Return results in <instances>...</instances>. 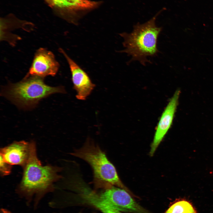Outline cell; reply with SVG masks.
I'll return each instance as SVG.
<instances>
[{"label":"cell","instance_id":"1","mask_svg":"<svg viewBox=\"0 0 213 213\" xmlns=\"http://www.w3.org/2000/svg\"><path fill=\"white\" fill-rule=\"evenodd\" d=\"M29 156L24 168L23 176L18 192L29 205L33 201L36 208L46 193L53 189V183L61 178L59 169L50 165H42L36 154L35 143H30Z\"/></svg>","mask_w":213,"mask_h":213},{"label":"cell","instance_id":"2","mask_svg":"<svg viewBox=\"0 0 213 213\" xmlns=\"http://www.w3.org/2000/svg\"><path fill=\"white\" fill-rule=\"evenodd\" d=\"M166 9L163 8L146 22L138 23L134 25L132 32L120 34L123 38V45L125 48L120 52L131 56L129 63L137 61L145 66L146 63H151L148 57L156 56L159 52L157 46V39L162 28L157 27L155 21L157 16Z\"/></svg>","mask_w":213,"mask_h":213},{"label":"cell","instance_id":"3","mask_svg":"<svg viewBox=\"0 0 213 213\" xmlns=\"http://www.w3.org/2000/svg\"><path fill=\"white\" fill-rule=\"evenodd\" d=\"M71 154L85 161L91 166L93 172V183L95 189H104L114 186L130 193L120 179L114 166L92 139L87 138L81 147Z\"/></svg>","mask_w":213,"mask_h":213},{"label":"cell","instance_id":"4","mask_svg":"<svg viewBox=\"0 0 213 213\" xmlns=\"http://www.w3.org/2000/svg\"><path fill=\"white\" fill-rule=\"evenodd\" d=\"M43 78L25 76L22 81L9 84L4 88L2 94L21 108H33L41 99L56 93H64L62 86L53 87L46 85Z\"/></svg>","mask_w":213,"mask_h":213},{"label":"cell","instance_id":"5","mask_svg":"<svg viewBox=\"0 0 213 213\" xmlns=\"http://www.w3.org/2000/svg\"><path fill=\"white\" fill-rule=\"evenodd\" d=\"M129 193L123 189L114 186L98 192L102 199L121 212L151 213L135 201Z\"/></svg>","mask_w":213,"mask_h":213},{"label":"cell","instance_id":"6","mask_svg":"<svg viewBox=\"0 0 213 213\" xmlns=\"http://www.w3.org/2000/svg\"><path fill=\"white\" fill-rule=\"evenodd\" d=\"M59 64L52 52L45 48H40L36 52L26 76H34L43 78L54 76L57 73Z\"/></svg>","mask_w":213,"mask_h":213},{"label":"cell","instance_id":"7","mask_svg":"<svg viewBox=\"0 0 213 213\" xmlns=\"http://www.w3.org/2000/svg\"><path fill=\"white\" fill-rule=\"evenodd\" d=\"M180 93L176 90L163 112L156 128L149 152L152 156L164 136L171 127L178 104Z\"/></svg>","mask_w":213,"mask_h":213},{"label":"cell","instance_id":"8","mask_svg":"<svg viewBox=\"0 0 213 213\" xmlns=\"http://www.w3.org/2000/svg\"><path fill=\"white\" fill-rule=\"evenodd\" d=\"M59 51L64 57L68 64L72 75L73 88L77 92L76 98L85 100L91 93L95 85L91 81L88 74L62 48Z\"/></svg>","mask_w":213,"mask_h":213},{"label":"cell","instance_id":"9","mask_svg":"<svg viewBox=\"0 0 213 213\" xmlns=\"http://www.w3.org/2000/svg\"><path fill=\"white\" fill-rule=\"evenodd\" d=\"M30 147V143L15 142L1 149L0 156L11 165L24 166L29 156Z\"/></svg>","mask_w":213,"mask_h":213},{"label":"cell","instance_id":"10","mask_svg":"<svg viewBox=\"0 0 213 213\" xmlns=\"http://www.w3.org/2000/svg\"><path fill=\"white\" fill-rule=\"evenodd\" d=\"M164 213H197L192 204L185 199L175 201Z\"/></svg>","mask_w":213,"mask_h":213},{"label":"cell","instance_id":"11","mask_svg":"<svg viewBox=\"0 0 213 213\" xmlns=\"http://www.w3.org/2000/svg\"><path fill=\"white\" fill-rule=\"evenodd\" d=\"M11 164L4 161L0 156V171L2 175H9L11 172Z\"/></svg>","mask_w":213,"mask_h":213},{"label":"cell","instance_id":"12","mask_svg":"<svg viewBox=\"0 0 213 213\" xmlns=\"http://www.w3.org/2000/svg\"><path fill=\"white\" fill-rule=\"evenodd\" d=\"M54 5L60 8H69L75 7L69 0H53Z\"/></svg>","mask_w":213,"mask_h":213},{"label":"cell","instance_id":"13","mask_svg":"<svg viewBox=\"0 0 213 213\" xmlns=\"http://www.w3.org/2000/svg\"><path fill=\"white\" fill-rule=\"evenodd\" d=\"M69 2L73 4L75 6L78 7V6L86 5V4H84L85 2H83L82 0H69Z\"/></svg>","mask_w":213,"mask_h":213},{"label":"cell","instance_id":"14","mask_svg":"<svg viewBox=\"0 0 213 213\" xmlns=\"http://www.w3.org/2000/svg\"><path fill=\"white\" fill-rule=\"evenodd\" d=\"M0 213H12L10 211L4 208H1L0 209Z\"/></svg>","mask_w":213,"mask_h":213},{"label":"cell","instance_id":"15","mask_svg":"<svg viewBox=\"0 0 213 213\" xmlns=\"http://www.w3.org/2000/svg\"><path fill=\"white\" fill-rule=\"evenodd\" d=\"M48 4L50 5V6H54V4L53 0H45Z\"/></svg>","mask_w":213,"mask_h":213},{"label":"cell","instance_id":"16","mask_svg":"<svg viewBox=\"0 0 213 213\" xmlns=\"http://www.w3.org/2000/svg\"></svg>","mask_w":213,"mask_h":213}]
</instances>
